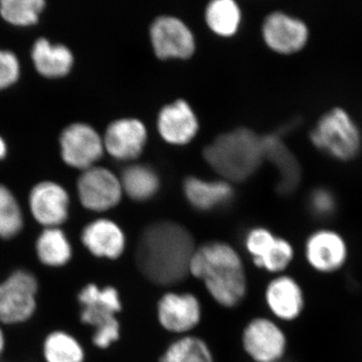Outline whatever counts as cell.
Returning a JSON list of instances; mask_svg holds the SVG:
<instances>
[{"instance_id":"cell-1","label":"cell","mask_w":362,"mask_h":362,"mask_svg":"<svg viewBox=\"0 0 362 362\" xmlns=\"http://www.w3.org/2000/svg\"><path fill=\"white\" fill-rule=\"evenodd\" d=\"M197 249L194 235L173 221H157L147 226L136 247V262L143 276L158 286L168 287L189 275Z\"/></svg>"},{"instance_id":"cell-2","label":"cell","mask_w":362,"mask_h":362,"mask_svg":"<svg viewBox=\"0 0 362 362\" xmlns=\"http://www.w3.org/2000/svg\"><path fill=\"white\" fill-rule=\"evenodd\" d=\"M189 275L202 280L214 301L226 308L237 307L246 297L244 262L228 243L214 240L197 247L190 262Z\"/></svg>"},{"instance_id":"cell-3","label":"cell","mask_w":362,"mask_h":362,"mask_svg":"<svg viewBox=\"0 0 362 362\" xmlns=\"http://www.w3.org/2000/svg\"><path fill=\"white\" fill-rule=\"evenodd\" d=\"M204 157L228 182L247 180L265 159L262 136L246 127L221 133L204 147Z\"/></svg>"},{"instance_id":"cell-4","label":"cell","mask_w":362,"mask_h":362,"mask_svg":"<svg viewBox=\"0 0 362 362\" xmlns=\"http://www.w3.org/2000/svg\"><path fill=\"white\" fill-rule=\"evenodd\" d=\"M78 301L81 320L94 328L92 340L95 346L107 349L118 341L121 326L116 315L122 311L118 290L113 286L100 287L90 283L78 292Z\"/></svg>"},{"instance_id":"cell-5","label":"cell","mask_w":362,"mask_h":362,"mask_svg":"<svg viewBox=\"0 0 362 362\" xmlns=\"http://www.w3.org/2000/svg\"><path fill=\"white\" fill-rule=\"evenodd\" d=\"M310 138L317 148L339 160H351L361 148L358 127L349 114L340 108L324 114Z\"/></svg>"},{"instance_id":"cell-6","label":"cell","mask_w":362,"mask_h":362,"mask_svg":"<svg viewBox=\"0 0 362 362\" xmlns=\"http://www.w3.org/2000/svg\"><path fill=\"white\" fill-rule=\"evenodd\" d=\"M0 322L14 325L32 318L37 309L39 283L32 272L16 270L1 283Z\"/></svg>"},{"instance_id":"cell-7","label":"cell","mask_w":362,"mask_h":362,"mask_svg":"<svg viewBox=\"0 0 362 362\" xmlns=\"http://www.w3.org/2000/svg\"><path fill=\"white\" fill-rule=\"evenodd\" d=\"M304 258L315 273L332 275L349 263V247L346 239L332 228H319L307 237Z\"/></svg>"},{"instance_id":"cell-8","label":"cell","mask_w":362,"mask_h":362,"mask_svg":"<svg viewBox=\"0 0 362 362\" xmlns=\"http://www.w3.org/2000/svg\"><path fill=\"white\" fill-rule=\"evenodd\" d=\"M149 37L154 54L160 59H189L197 49L194 33L177 16H157L150 25Z\"/></svg>"},{"instance_id":"cell-9","label":"cell","mask_w":362,"mask_h":362,"mask_svg":"<svg viewBox=\"0 0 362 362\" xmlns=\"http://www.w3.org/2000/svg\"><path fill=\"white\" fill-rule=\"evenodd\" d=\"M243 347L255 362H282L288 349L285 331L266 317L252 319L244 328Z\"/></svg>"},{"instance_id":"cell-10","label":"cell","mask_w":362,"mask_h":362,"mask_svg":"<svg viewBox=\"0 0 362 362\" xmlns=\"http://www.w3.org/2000/svg\"><path fill=\"white\" fill-rule=\"evenodd\" d=\"M123 194L120 178L108 168L93 166L86 169L78 178V199L89 211H109L121 202Z\"/></svg>"},{"instance_id":"cell-11","label":"cell","mask_w":362,"mask_h":362,"mask_svg":"<svg viewBox=\"0 0 362 362\" xmlns=\"http://www.w3.org/2000/svg\"><path fill=\"white\" fill-rule=\"evenodd\" d=\"M61 149L66 164L86 170L103 156V138L88 124H71L62 133Z\"/></svg>"},{"instance_id":"cell-12","label":"cell","mask_w":362,"mask_h":362,"mask_svg":"<svg viewBox=\"0 0 362 362\" xmlns=\"http://www.w3.org/2000/svg\"><path fill=\"white\" fill-rule=\"evenodd\" d=\"M156 310L161 327L175 334L187 335L201 322V302L192 293H165L158 300Z\"/></svg>"},{"instance_id":"cell-13","label":"cell","mask_w":362,"mask_h":362,"mask_svg":"<svg viewBox=\"0 0 362 362\" xmlns=\"http://www.w3.org/2000/svg\"><path fill=\"white\" fill-rule=\"evenodd\" d=\"M262 35L274 52L289 54L303 49L309 32L306 23L299 18L283 11H273L263 21Z\"/></svg>"},{"instance_id":"cell-14","label":"cell","mask_w":362,"mask_h":362,"mask_svg":"<svg viewBox=\"0 0 362 362\" xmlns=\"http://www.w3.org/2000/svg\"><path fill=\"white\" fill-rule=\"evenodd\" d=\"M269 310L281 322H293L304 313L306 296L299 281L287 274L272 279L265 290Z\"/></svg>"},{"instance_id":"cell-15","label":"cell","mask_w":362,"mask_h":362,"mask_svg":"<svg viewBox=\"0 0 362 362\" xmlns=\"http://www.w3.org/2000/svg\"><path fill=\"white\" fill-rule=\"evenodd\" d=\"M146 126L137 118H120L107 127L103 138L105 150L118 160H134L146 145Z\"/></svg>"},{"instance_id":"cell-16","label":"cell","mask_w":362,"mask_h":362,"mask_svg":"<svg viewBox=\"0 0 362 362\" xmlns=\"http://www.w3.org/2000/svg\"><path fill=\"white\" fill-rule=\"evenodd\" d=\"M157 130L164 141L185 145L199 130V118L187 100L178 99L164 105L157 115Z\"/></svg>"},{"instance_id":"cell-17","label":"cell","mask_w":362,"mask_h":362,"mask_svg":"<svg viewBox=\"0 0 362 362\" xmlns=\"http://www.w3.org/2000/svg\"><path fill=\"white\" fill-rule=\"evenodd\" d=\"M70 197L58 183L45 181L35 185L30 194L33 218L45 228H59L69 216Z\"/></svg>"},{"instance_id":"cell-18","label":"cell","mask_w":362,"mask_h":362,"mask_svg":"<svg viewBox=\"0 0 362 362\" xmlns=\"http://www.w3.org/2000/svg\"><path fill=\"white\" fill-rule=\"evenodd\" d=\"M83 245L97 258L116 259L126 249V235L122 228L108 218H98L83 228Z\"/></svg>"},{"instance_id":"cell-19","label":"cell","mask_w":362,"mask_h":362,"mask_svg":"<svg viewBox=\"0 0 362 362\" xmlns=\"http://www.w3.org/2000/svg\"><path fill=\"white\" fill-rule=\"evenodd\" d=\"M183 194L194 209L209 211L228 204L235 192L228 181L204 180L197 176H188L183 182Z\"/></svg>"},{"instance_id":"cell-20","label":"cell","mask_w":362,"mask_h":362,"mask_svg":"<svg viewBox=\"0 0 362 362\" xmlns=\"http://www.w3.org/2000/svg\"><path fill=\"white\" fill-rule=\"evenodd\" d=\"M264 157L277 168L278 189L282 194L292 192L299 185L301 169L296 157L288 149L282 138L277 134L262 136Z\"/></svg>"},{"instance_id":"cell-21","label":"cell","mask_w":362,"mask_h":362,"mask_svg":"<svg viewBox=\"0 0 362 362\" xmlns=\"http://www.w3.org/2000/svg\"><path fill=\"white\" fill-rule=\"evenodd\" d=\"M32 58L35 69L47 78H61L70 73L74 56L63 45H52L49 40L40 39L33 45Z\"/></svg>"},{"instance_id":"cell-22","label":"cell","mask_w":362,"mask_h":362,"mask_svg":"<svg viewBox=\"0 0 362 362\" xmlns=\"http://www.w3.org/2000/svg\"><path fill=\"white\" fill-rule=\"evenodd\" d=\"M120 180L124 194L135 202L150 201L160 189L159 175L147 164H130L124 169Z\"/></svg>"},{"instance_id":"cell-23","label":"cell","mask_w":362,"mask_h":362,"mask_svg":"<svg viewBox=\"0 0 362 362\" xmlns=\"http://www.w3.org/2000/svg\"><path fill=\"white\" fill-rule=\"evenodd\" d=\"M40 263L52 268L66 266L73 257V247L66 233L59 228H45L35 243Z\"/></svg>"},{"instance_id":"cell-24","label":"cell","mask_w":362,"mask_h":362,"mask_svg":"<svg viewBox=\"0 0 362 362\" xmlns=\"http://www.w3.org/2000/svg\"><path fill=\"white\" fill-rule=\"evenodd\" d=\"M204 18L211 32L220 37H230L239 32L242 11L233 0H213L206 7Z\"/></svg>"},{"instance_id":"cell-25","label":"cell","mask_w":362,"mask_h":362,"mask_svg":"<svg viewBox=\"0 0 362 362\" xmlns=\"http://www.w3.org/2000/svg\"><path fill=\"white\" fill-rule=\"evenodd\" d=\"M158 362H214L211 347L201 337L183 335L168 345Z\"/></svg>"},{"instance_id":"cell-26","label":"cell","mask_w":362,"mask_h":362,"mask_svg":"<svg viewBox=\"0 0 362 362\" xmlns=\"http://www.w3.org/2000/svg\"><path fill=\"white\" fill-rule=\"evenodd\" d=\"M42 352L45 362H84L82 344L66 331H54L45 337Z\"/></svg>"},{"instance_id":"cell-27","label":"cell","mask_w":362,"mask_h":362,"mask_svg":"<svg viewBox=\"0 0 362 362\" xmlns=\"http://www.w3.org/2000/svg\"><path fill=\"white\" fill-rule=\"evenodd\" d=\"M45 6V2L42 0H2L0 1V14L11 25H32L39 21Z\"/></svg>"},{"instance_id":"cell-28","label":"cell","mask_w":362,"mask_h":362,"mask_svg":"<svg viewBox=\"0 0 362 362\" xmlns=\"http://www.w3.org/2000/svg\"><path fill=\"white\" fill-rule=\"evenodd\" d=\"M23 228V218L20 204L11 190L0 185V238L13 239Z\"/></svg>"},{"instance_id":"cell-29","label":"cell","mask_w":362,"mask_h":362,"mask_svg":"<svg viewBox=\"0 0 362 362\" xmlns=\"http://www.w3.org/2000/svg\"><path fill=\"white\" fill-rule=\"evenodd\" d=\"M294 259L295 249L291 242L284 238L277 237L270 251L255 266L269 273L280 275L291 266Z\"/></svg>"},{"instance_id":"cell-30","label":"cell","mask_w":362,"mask_h":362,"mask_svg":"<svg viewBox=\"0 0 362 362\" xmlns=\"http://www.w3.org/2000/svg\"><path fill=\"white\" fill-rule=\"evenodd\" d=\"M278 235L263 226L252 228L245 237V247L256 265L270 251Z\"/></svg>"},{"instance_id":"cell-31","label":"cell","mask_w":362,"mask_h":362,"mask_svg":"<svg viewBox=\"0 0 362 362\" xmlns=\"http://www.w3.org/2000/svg\"><path fill=\"white\" fill-rule=\"evenodd\" d=\"M309 209L314 216L328 218L337 211V199L330 190L317 188L309 197Z\"/></svg>"},{"instance_id":"cell-32","label":"cell","mask_w":362,"mask_h":362,"mask_svg":"<svg viewBox=\"0 0 362 362\" xmlns=\"http://www.w3.org/2000/svg\"><path fill=\"white\" fill-rule=\"evenodd\" d=\"M20 63L16 54L0 49V90L14 84L20 77Z\"/></svg>"},{"instance_id":"cell-33","label":"cell","mask_w":362,"mask_h":362,"mask_svg":"<svg viewBox=\"0 0 362 362\" xmlns=\"http://www.w3.org/2000/svg\"><path fill=\"white\" fill-rule=\"evenodd\" d=\"M4 349H6V337H4V331L0 327V356L4 354Z\"/></svg>"},{"instance_id":"cell-34","label":"cell","mask_w":362,"mask_h":362,"mask_svg":"<svg viewBox=\"0 0 362 362\" xmlns=\"http://www.w3.org/2000/svg\"><path fill=\"white\" fill-rule=\"evenodd\" d=\"M6 142H4V140L0 137V159L4 158V157L6 156Z\"/></svg>"},{"instance_id":"cell-35","label":"cell","mask_w":362,"mask_h":362,"mask_svg":"<svg viewBox=\"0 0 362 362\" xmlns=\"http://www.w3.org/2000/svg\"><path fill=\"white\" fill-rule=\"evenodd\" d=\"M1 290H2L1 283H0V300H1Z\"/></svg>"},{"instance_id":"cell-36","label":"cell","mask_w":362,"mask_h":362,"mask_svg":"<svg viewBox=\"0 0 362 362\" xmlns=\"http://www.w3.org/2000/svg\"><path fill=\"white\" fill-rule=\"evenodd\" d=\"M0 362H1V361H0Z\"/></svg>"}]
</instances>
